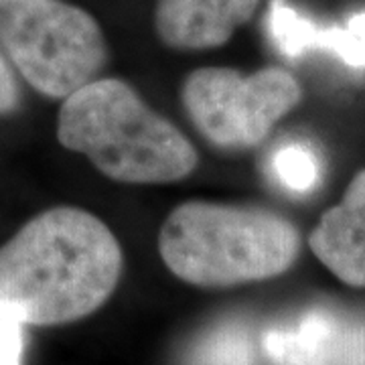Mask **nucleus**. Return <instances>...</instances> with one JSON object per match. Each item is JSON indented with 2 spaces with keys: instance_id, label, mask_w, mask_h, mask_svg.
<instances>
[{
  "instance_id": "423d86ee",
  "label": "nucleus",
  "mask_w": 365,
  "mask_h": 365,
  "mask_svg": "<svg viewBox=\"0 0 365 365\" xmlns=\"http://www.w3.org/2000/svg\"><path fill=\"white\" fill-rule=\"evenodd\" d=\"M260 0H157L155 29L170 49L222 47L246 25Z\"/></svg>"
},
{
  "instance_id": "20e7f679",
  "label": "nucleus",
  "mask_w": 365,
  "mask_h": 365,
  "mask_svg": "<svg viewBox=\"0 0 365 365\" xmlns=\"http://www.w3.org/2000/svg\"><path fill=\"white\" fill-rule=\"evenodd\" d=\"M0 45L29 86L63 100L108 59L98 21L59 0H0Z\"/></svg>"
},
{
  "instance_id": "9d476101",
  "label": "nucleus",
  "mask_w": 365,
  "mask_h": 365,
  "mask_svg": "<svg viewBox=\"0 0 365 365\" xmlns=\"http://www.w3.org/2000/svg\"><path fill=\"white\" fill-rule=\"evenodd\" d=\"M189 365H256L252 333L240 323H225L197 343Z\"/></svg>"
},
{
  "instance_id": "7ed1b4c3",
  "label": "nucleus",
  "mask_w": 365,
  "mask_h": 365,
  "mask_svg": "<svg viewBox=\"0 0 365 365\" xmlns=\"http://www.w3.org/2000/svg\"><path fill=\"white\" fill-rule=\"evenodd\" d=\"M158 252L182 282L230 288L290 270L300 254V234L268 209L189 201L165 220Z\"/></svg>"
},
{
  "instance_id": "f03ea898",
  "label": "nucleus",
  "mask_w": 365,
  "mask_h": 365,
  "mask_svg": "<svg viewBox=\"0 0 365 365\" xmlns=\"http://www.w3.org/2000/svg\"><path fill=\"white\" fill-rule=\"evenodd\" d=\"M57 138L118 182H175L197 167V150L122 79H93L67 96Z\"/></svg>"
},
{
  "instance_id": "6e6552de",
  "label": "nucleus",
  "mask_w": 365,
  "mask_h": 365,
  "mask_svg": "<svg viewBox=\"0 0 365 365\" xmlns=\"http://www.w3.org/2000/svg\"><path fill=\"white\" fill-rule=\"evenodd\" d=\"M268 31L274 45L288 57L327 51L347 66L365 67V11L343 26H323L299 13L288 0H270Z\"/></svg>"
},
{
  "instance_id": "f8f14e48",
  "label": "nucleus",
  "mask_w": 365,
  "mask_h": 365,
  "mask_svg": "<svg viewBox=\"0 0 365 365\" xmlns=\"http://www.w3.org/2000/svg\"><path fill=\"white\" fill-rule=\"evenodd\" d=\"M21 323L0 317V365H21L25 351V331Z\"/></svg>"
},
{
  "instance_id": "0eeeda50",
  "label": "nucleus",
  "mask_w": 365,
  "mask_h": 365,
  "mask_svg": "<svg viewBox=\"0 0 365 365\" xmlns=\"http://www.w3.org/2000/svg\"><path fill=\"white\" fill-rule=\"evenodd\" d=\"M309 248L347 287L365 288V169L309 235Z\"/></svg>"
},
{
  "instance_id": "1a4fd4ad",
  "label": "nucleus",
  "mask_w": 365,
  "mask_h": 365,
  "mask_svg": "<svg viewBox=\"0 0 365 365\" xmlns=\"http://www.w3.org/2000/svg\"><path fill=\"white\" fill-rule=\"evenodd\" d=\"M347 323L317 309L294 323L274 327L262 335V351L272 365H339Z\"/></svg>"
},
{
  "instance_id": "f257e3e1",
  "label": "nucleus",
  "mask_w": 365,
  "mask_h": 365,
  "mask_svg": "<svg viewBox=\"0 0 365 365\" xmlns=\"http://www.w3.org/2000/svg\"><path fill=\"white\" fill-rule=\"evenodd\" d=\"M122 264L102 220L78 207L49 209L0 248V317L37 327L79 321L112 297Z\"/></svg>"
},
{
  "instance_id": "39448f33",
  "label": "nucleus",
  "mask_w": 365,
  "mask_h": 365,
  "mask_svg": "<svg viewBox=\"0 0 365 365\" xmlns=\"http://www.w3.org/2000/svg\"><path fill=\"white\" fill-rule=\"evenodd\" d=\"M181 100L193 126L213 146L246 150L264 143L276 122L300 104L302 88L280 67L252 76L232 67H201L187 76Z\"/></svg>"
},
{
  "instance_id": "ddd939ff",
  "label": "nucleus",
  "mask_w": 365,
  "mask_h": 365,
  "mask_svg": "<svg viewBox=\"0 0 365 365\" xmlns=\"http://www.w3.org/2000/svg\"><path fill=\"white\" fill-rule=\"evenodd\" d=\"M21 104V91L13 69L0 55V114H11Z\"/></svg>"
},
{
  "instance_id": "9b49d317",
  "label": "nucleus",
  "mask_w": 365,
  "mask_h": 365,
  "mask_svg": "<svg viewBox=\"0 0 365 365\" xmlns=\"http://www.w3.org/2000/svg\"><path fill=\"white\" fill-rule=\"evenodd\" d=\"M272 170L276 179L290 191L307 193L319 182L321 167L313 150L300 144H290L276 150L272 157Z\"/></svg>"
}]
</instances>
